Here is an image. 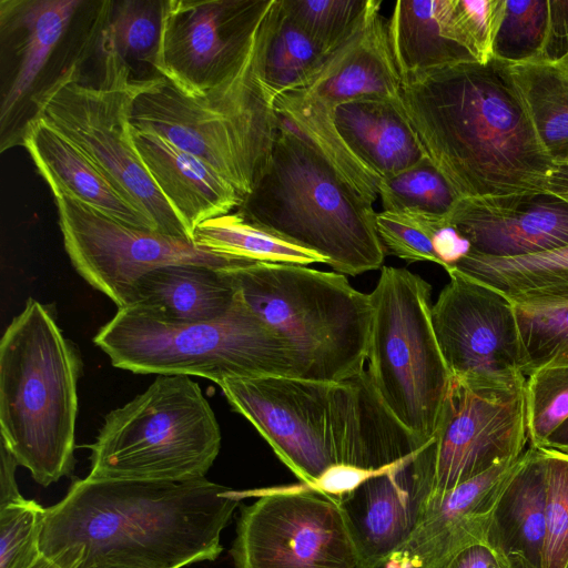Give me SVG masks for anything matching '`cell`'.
Segmentation results:
<instances>
[{
  "mask_svg": "<svg viewBox=\"0 0 568 568\" xmlns=\"http://www.w3.org/2000/svg\"><path fill=\"white\" fill-rule=\"evenodd\" d=\"M449 223L471 253L519 257L568 245V203L539 193L498 201L458 200Z\"/></svg>",
  "mask_w": 568,
  "mask_h": 568,
  "instance_id": "20",
  "label": "cell"
},
{
  "mask_svg": "<svg viewBox=\"0 0 568 568\" xmlns=\"http://www.w3.org/2000/svg\"><path fill=\"white\" fill-rule=\"evenodd\" d=\"M445 568H506L494 551L484 542L459 551Z\"/></svg>",
  "mask_w": 568,
  "mask_h": 568,
  "instance_id": "44",
  "label": "cell"
},
{
  "mask_svg": "<svg viewBox=\"0 0 568 568\" xmlns=\"http://www.w3.org/2000/svg\"><path fill=\"white\" fill-rule=\"evenodd\" d=\"M193 242L212 253L253 263L326 264L323 256L267 233L236 211L202 222Z\"/></svg>",
  "mask_w": 568,
  "mask_h": 568,
  "instance_id": "33",
  "label": "cell"
},
{
  "mask_svg": "<svg viewBox=\"0 0 568 568\" xmlns=\"http://www.w3.org/2000/svg\"><path fill=\"white\" fill-rule=\"evenodd\" d=\"M54 197L65 252L75 271L118 308L133 305L136 282L171 264H200L230 270L253 262L203 250L194 242L139 229L92 209L60 187Z\"/></svg>",
  "mask_w": 568,
  "mask_h": 568,
  "instance_id": "11",
  "label": "cell"
},
{
  "mask_svg": "<svg viewBox=\"0 0 568 568\" xmlns=\"http://www.w3.org/2000/svg\"><path fill=\"white\" fill-rule=\"evenodd\" d=\"M135 150L192 240L204 221L236 210L242 195L213 168L168 140L131 126Z\"/></svg>",
  "mask_w": 568,
  "mask_h": 568,
  "instance_id": "23",
  "label": "cell"
},
{
  "mask_svg": "<svg viewBox=\"0 0 568 568\" xmlns=\"http://www.w3.org/2000/svg\"><path fill=\"white\" fill-rule=\"evenodd\" d=\"M550 23L546 58L568 51V1L549 0Z\"/></svg>",
  "mask_w": 568,
  "mask_h": 568,
  "instance_id": "43",
  "label": "cell"
},
{
  "mask_svg": "<svg viewBox=\"0 0 568 568\" xmlns=\"http://www.w3.org/2000/svg\"><path fill=\"white\" fill-rule=\"evenodd\" d=\"M31 568H60L54 562L45 558L44 556H40V558L34 562Z\"/></svg>",
  "mask_w": 568,
  "mask_h": 568,
  "instance_id": "48",
  "label": "cell"
},
{
  "mask_svg": "<svg viewBox=\"0 0 568 568\" xmlns=\"http://www.w3.org/2000/svg\"><path fill=\"white\" fill-rule=\"evenodd\" d=\"M99 50V83L84 82L79 62H74L38 97L33 119H42L74 144L156 232L193 242L132 141L131 106L143 81H134L129 67L113 51L100 44Z\"/></svg>",
  "mask_w": 568,
  "mask_h": 568,
  "instance_id": "9",
  "label": "cell"
},
{
  "mask_svg": "<svg viewBox=\"0 0 568 568\" xmlns=\"http://www.w3.org/2000/svg\"><path fill=\"white\" fill-rule=\"evenodd\" d=\"M81 368L78 348L30 297L0 342V440L42 486L73 469Z\"/></svg>",
  "mask_w": 568,
  "mask_h": 568,
  "instance_id": "4",
  "label": "cell"
},
{
  "mask_svg": "<svg viewBox=\"0 0 568 568\" xmlns=\"http://www.w3.org/2000/svg\"><path fill=\"white\" fill-rule=\"evenodd\" d=\"M452 271L489 285L505 295L568 285V245L519 257L499 258L469 252Z\"/></svg>",
  "mask_w": 568,
  "mask_h": 568,
  "instance_id": "34",
  "label": "cell"
},
{
  "mask_svg": "<svg viewBox=\"0 0 568 568\" xmlns=\"http://www.w3.org/2000/svg\"><path fill=\"white\" fill-rule=\"evenodd\" d=\"M236 212L247 222L359 275L385 258L376 215L310 144L277 123L267 163Z\"/></svg>",
  "mask_w": 568,
  "mask_h": 568,
  "instance_id": "3",
  "label": "cell"
},
{
  "mask_svg": "<svg viewBox=\"0 0 568 568\" xmlns=\"http://www.w3.org/2000/svg\"><path fill=\"white\" fill-rule=\"evenodd\" d=\"M564 568H568V558H567V561H566Z\"/></svg>",
  "mask_w": 568,
  "mask_h": 568,
  "instance_id": "50",
  "label": "cell"
},
{
  "mask_svg": "<svg viewBox=\"0 0 568 568\" xmlns=\"http://www.w3.org/2000/svg\"><path fill=\"white\" fill-rule=\"evenodd\" d=\"M448 275L432 306V321L453 378L469 386H525L509 297L457 271Z\"/></svg>",
  "mask_w": 568,
  "mask_h": 568,
  "instance_id": "15",
  "label": "cell"
},
{
  "mask_svg": "<svg viewBox=\"0 0 568 568\" xmlns=\"http://www.w3.org/2000/svg\"><path fill=\"white\" fill-rule=\"evenodd\" d=\"M237 290V288H236ZM94 344L120 369L136 374L229 378L297 377L286 339L237 297L223 316L195 323L163 318L142 305L118 308Z\"/></svg>",
  "mask_w": 568,
  "mask_h": 568,
  "instance_id": "5",
  "label": "cell"
},
{
  "mask_svg": "<svg viewBox=\"0 0 568 568\" xmlns=\"http://www.w3.org/2000/svg\"><path fill=\"white\" fill-rule=\"evenodd\" d=\"M237 290L226 273L200 264H171L144 274L135 284L133 305L179 323L206 322L226 314Z\"/></svg>",
  "mask_w": 568,
  "mask_h": 568,
  "instance_id": "26",
  "label": "cell"
},
{
  "mask_svg": "<svg viewBox=\"0 0 568 568\" xmlns=\"http://www.w3.org/2000/svg\"><path fill=\"white\" fill-rule=\"evenodd\" d=\"M277 123L310 144L357 195L373 204L377 178L355 156L334 122V110L306 90L278 95L273 103Z\"/></svg>",
  "mask_w": 568,
  "mask_h": 568,
  "instance_id": "28",
  "label": "cell"
},
{
  "mask_svg": "<svg viewBox=\"0 0 568 568\" xmlns=\"http://www.w3.org/2000/svg\"><path fill=\"white\" fill-rule=\"evenodd\" d=\"M449 0H398L387 20L388 37L402 82L475 61L448 28Z\"/></svg>",
  "mask_w": 568,
  "mask_h": 568,
  "instance_id": "27",
  "label": "cell"
},
{
  "mask_svg": "<svg viewBox=\"0 0 568 568\" xmlns=\"http://www.w3.org/2000/svg\"><path fill=\"white\" fill-rule=\"evenodd\" d=\"M549 0H505L493 54L508 63L546 58Z\"/></svg>",
  "mask_w": 568,
  "mask_h": 568,
  "instance_id": "36",
  "label": "cell"
},
{
  "mask_svg": "<svg viewBox=\"0 0 568 568\" xmlns=\"http://www.w3.org/2000/svg\"><path fill=\"white\" fill-rule=\"evenodd\" d=\"M377 189L383 211H418L449 217L459 200L428 158L378 180Z\"/></svg>",
  "mask_w": 568,
  "mask_h": 568,
  "instance_id": "35",
  "label": "cell"
},
{
  "mask_svg": "<svg viewBox=\"0 0 568 568\" xmlns=\"http://www.w3.org/2000/svg\"><path fill=\"white\" fill-rule=\"evenodd\" d=\"M221 430L199 384L159 375L105 417L91 450L92 479L184 481L205 478Z\"/></svg>",
  "mask_w": 568,
  "mask_h": 568,
  "instance_id": "8",
  "label": "cell"
},
{
  "mask_svg": "<svg viewBox=\"0 0 568 568\" xmlns=\"http://www.w3.org/2000/svg\"><path fill=\"white\" fill-rule=\"evenodd\" d=\"M83 0H1L0 149L22 145L38 97L57 79L51 72ZM52 82V83H53Z\"/></svg>",
  "mask_w": 568,
  "mask_h": 568,
  "instance_id": "17",
  "label": "cell"
},
{
  "mask_svg": "<svg viewBox=\"0 0 568 568\" xmlns=\"http://www.w3.org/2000/svg\"><path fill=\"white\" fill-rule=\"evenodd\" d=\"M231 548L235 568H361L337 501L301 484L250 490Z\"/></svg>",
  "mask_w": 568,
  "mask_h": 568,
  "instance_id": "12",
  "label": "cell"
},
{
  "mask_svg": "<svg viewBox=\"0 0 568 568\" xmlns=\"http://www.w3.org/2000/svg\"><path fill=\"white\" fill-rule=\"evenodd\" d=\"M505 0H449L452 37L477 62L494 58L493 48L501 22Z\"/></svg>",
  "mask_w": 568,
  "mask_h": 568,
  "instance_id": "41",
  "label": "cell"
},
{
  "mask_svg": "<svg viewBox=\"0 0 568 568\" xmlns=\"http://www.w3.org/2000/svg\"><path fill=\"white\" fill-rule=\"evenodd\" d=\"M229 404L307 486L336 465L334 383L290 376L229 378L217 384Z\"/></svg>",
  "mask_w": 568,
  "mask_h": 568,
  "instance_id": "16",
  "label": "cell"
},
{
  "mask_svg": "<svg viewBox=\"0 0 568 568\" xmlns=\"http://www.w3.org/2000/svg\"><path fill=\"white\" fill-rule=\"evenodd\" d=\"M384 568H393V567H384Z\"/></svg>",
  "mask_w": 568,
  "mask_h": 568,
  "instance_id": "51",
  "label": "cell"
},
{
  "mask_svg": "<svg viewBox=\"0 0 568 568\" xmlns=\"http://www.w3.org/2000/svg\"><path fill=\"white\" fill-rule=\"evenodd\" d=\"M44 513L24 497L0 507V568H31L40 558Z\"/></svg>",
  "mask_w": 568,
  "mask_h": 568,
  "instance_id": "40",
  "label": "cell"
},
{
  "mask_svg": "<svg viewBox=\"0 0 568 568\" xmlns=\"http://www.w3.org/2000/svg\"><path fill=\"white\" fill-rule=\"evenodd\" d=\"M165 0L101 2L98 43L113 51L133 71L146 67L154 74Z\"/></svg>",
  "mask_w": 568,
  "mask_h": 568,
  "instance_id": "32",
  "label": "cell"
},
{
  "mask_svg": "<svg viewBox=\"0 0 568 568\" xmlns=\"http://www.w3.org/2000/svg\"><path fill=\"white\" fill-rule=\"evenodd\" d=\"M18 465L13 454L0 440V507L23 498L16 481Z\"/></svg>",
  "mask_w": 568,
  "mask_h": 568,
  "instance_id": "45",
  "label": "cell"
},
{
  "mask_svg": "<svg viewBox=\"0 0 568 568\" xmlns=\"http://www.w3.org/2000/svg\"><path fill=\"white\" fill-rule=\"evenodd\" d=\"M518 458L432 496L416 528L385 567L445 568L463 549L484 542L494 505Z\"/></svg>",
  "mask_w": 568,
  "mask_h": 568,
  "instance_id": "19",
  "label": "cell"
},
{
  "mask_svg": "<svg viewBox=\"0 0 568 568\" xmlns=\"http://www.w3.org/2000/svg\"><path fill=\"white\" fill-rule=\"evenodd\" d=\"M414 457L374 473L334 498L361 568H384L419 521L432 488L415 471Z\"/></svg>",
  "mask_w": 568,
  "mask_h": 568,
  "instance_id": "18",
  "label": "cell"
},
{
  "mask_svg": "<svg viewBox=\"0 0 568 568\" xmlns=\"http://www.w3.org/2000/svg\"><path fill=\"white\" fill-rule=\"evenodd\" d=\"M447 224L448 217L418 211H382L376 215L377 234L385 253L407 262L440 265L435 239Z\"/></svg>",
  "mask_w": 568,
  "mask_h": 568,
  "instance_id": "38",
  "label": "cell"
},
{
  "mask_svg": "<svg viewBox=\"0 0 568 568\" xmlns=\"http://www.w3.org/2000/svg\"><path fill=\"white\" fill-rule=\"evenodd\" d=\"M334 122L355 156L381 180L427 158L402 102L361 98L338 104Z\"/></svg>",
  "mask_w": 568,
  "mask_h": 568,
  "instance_id": "25",
  "label": "cell"
},
{
  "mask_svg": "<svg viewBox=\"0 0 568 568\" xmlns=\"http://www.w3.org/2000/svg\"><path fill=\"white\" fill-rule=\"evenodd\" d=\"M545 193L568 203V160L555 163V168L547 181Z\"/></svg>",
  "mask_w": 568,
  "mask_h": 568,
  "instance_id": "46",
  "label": "cell"
},
{
  "mask_svg": "<svg viewBox=\"0 0 568 568\" xmlns=\"http://www.w3.org/2000/svg\"><path fill=\"white\" fill-rule=\"evenodd\" d=\"M226 273L246 305L286 339L297 377L339 383L365 371L371 298L344 274L287 263Z\"/></svg>",
  "mask_w": 568,
  "mask_h": 568,
  "instance_id": "6",
  "label": "cell"
},
{
  "mask_svg": "<svg viewBox=\"0 0 568 568\" xmlns=\"http://www.w3.org/2000/svg\"><path fill=\"white\" fill-rule=\"evenodd\" d=\"M284 13L329 57L354 32L368 0H280Z\"/></svg>",
  "mask_w": 568,
  "mask_h": 568,
  "instance_id": "37",
  "label": "cell"
},
{
  "mask_svg": "<svg viewBox=\"0 0 568 568\" xmlns=\"http://www.w3.org/2000/svg\"><path fill=\"white\" fill-rule=\"evenodd\" d=\"M525 386H469L453 378L436 432L413 460L433 485L432 496L524 453Z\"/></svg>",
  "mask_w": 568,
  "mask_h": 568,
  "instance_id": "13",
  "label": "cell"
},
{
  "mask_svg": "<svg viewBox=\"0 0 568 568\" xmlns=\"http://www.w3.org/2000/svg\"><path fill=\"white\" fill-rule=\"evenodd\" d=\"M328 57L274 0L258 33L256 67L268 95L302 90L313 83Z\"/></svg>",
  "mask_w": 568,
  "mask_h": 568,
  "instance_id": "29",
  "label": "cell"
},
{
  "mask_svg": "<svg viewBox=\"0 0 568 568\" xmlns=\"http://www.w3.org/2000/svg\"><path fill=\"white\" fill-rule=\"evenodd\" d=\"M381 0H368L349 38L325 61L307 92L334 110L361 98L402 102L403 82L392 51Z\"/></svg>",
  "mask_w": 568,
  "mask_h": 568,
  "instance_id": "21",
  "label": "cell"
},
{
  "mask_svg": "<svg viewBox=\"0 0 568 568\" xmlns=\"http://www.w3.org/2000/svg\"><path fill=\"white\" fill-rule=\"evenodd\" d=\"M526 422L531 446L542 447L568 417V365L542 367L526 378Z\"/></svg>",
  "mask_w": 568,
  "mask_h": 568,
  "instance_id": "39",
  "label": "cell"
},
{
  "mask_svg": "<svg viewBox=\"0 0 568 568\" xmlns=\"http://www.w3.org/2000/svg\"><path fill=\"white\" fill-rule=\"evenodd\" d=\"M546 545L544 568H564L568 558V455L545 448Z\"/></svg>",
  "mask_w": 568,
  "mask_h": 568,
  "instance_id": "42",
  "label": "cell"
},
{
  "mask_svg": "<svg viewBox=\"0 0 568 568\" xmlns=\"http://www.w3.org/2000/svg\"><path fill=\"white\" fill-rule=\"evenodd\" d=\"M206 478L184 481L75 480L45 508L41 555L60 568L118 565L182 568L214 560L221 532L241 500Z\"/></svg>",
  "mask_w": 568,
  "mask_h": 568,
  "instance_id": "1",
  "label": "cell"
},
{
  "mask_svg": "<svg viewBox=\"0 0 568 568\" xmlns=\"http://www.w3.org/2000/svg\"><path fill=\"white\" fill-rule=\"evenodd\" d=\"M509 67L545 149L555 163L568 160V51Z\"/></svg>",
  "mask_w": 568,
  "mask_h": 568,
  "instance_id": "31",
  "label": "cell"
},
{
  "mask_svg": "<svg viewBox=\"0 0 568 568\" xmlns=\"http://www.w3.org/2000/svg\"><path fill=\"white\" fill-rule=\"evenodd\" d=\"M274 0H165L154 70L187 95L235 79Z\"/></svg>",
  "mask_w": 568,
  "mask_h": 568,
  "instance_id": "14",
  "label": "cell"
},
{
  "mask_svg": "<svg viewBox=\"0 0 568 568\" xmlns=\"http://www.w3.org/2000/svg\"><path fill=\"white\" fill-rule=\"evenodd\" d=\"M542 447L568 455V417L548 436Z\"/></svg>",
  "mask_w": 568,
  "mask_h": 568,
  "instance_id": "47",
  "label": "cell"
},
{
  "mask_svg": "<svg viewBox=\"0 0 568 568\" xmlns=\"http://www.w3.org/2000/svg\"><path fill=\"white\" fill-rule=\"evenodd\" d=\"M507 296L515 310L524 376L542 367L568 365V285Z\"/></svg>",
  "mask_w": 568,
  "mask_h": 568,
  "instance_id": "30",
  "label": "cell"
},
{
  "mask_svg": "<svg viewBox=\"0 0 568 568\" xmlns=\"http://www.w3.org/2000/svg\"><path fill=\"white\" fill-rule=\"evenodd\" d=\"M22 145L49 186L60 187L113 220L155 231L74 144L42 119L27 125Z\"/></svg>",
  "mask_w": 568,
  "mask_h": 568,
  "instance_id": "24",
  "label": "cell"
},
{
  "mask_svg": "<svg viewBox=\"0 0 568 568\" xmlns=\"http://www.w3.org/2000/svg\"><path fill=\"white\" fill-rule=\"evenodd\" d=\"M402 106L459 200L545 193L555 162L508 62L468 61L405 82Z\"/></svg>",
  "mask_w": 568,
  "mask_h": 568,
  "instance_id": "2",
  "label": "cell"
},
{
  "mask_svg": "<svg viewBox=\"0 0 568 568\" xmlns=\"http://www.w3.org/2000/svg\"><path fill=\"white\" fill-rule=\"evenodd\" d=\"M432 286L403 267L383 266L369 293L372 320L366 369L389 412L428 443L453 376L432 321Z\"/></svg>",
  "mask_w": 568,
  "mask_h": 568,
  "instance_id": "10",
  "label": "cell"
},
{
  "mask_svg": "<svg viewBox=\"0 0 568 568\" xmlns=\"http://www.w3.org/2000/svg\"><path fill=\"white\" fill-rule=\"evenodd\" d=\"M83 568H130L124 566H118V565H92Z\"/></svg>",
  "mask_w": 568,
  "mask_h": 568,
  "instance_id": "49",
  "label": "cell"
},
{
  "mask_svg": "<svg viewBox=\"0 0 568 568\" xmlns=\"http://www.w3.org/2000/svg\"><path fill=\"white\" fill-rule=\"evenodd\" d=\"M546 530L545 447L530 446L504 484L484 544L506 568H544Z\"/></svg>",
  "mask_w": 568,
  "mask_h": 568,
  "instance_id": "22",
  "label": "cell"
},
{
  "mask_svg": "<svg viewBox=\"0 0 568 568\" xmlns=\"http://www.w3.org/2000/svg\"><path fill=\"white\" fill-rule=\"evenodd\" d=\"M273 103L258 77L255 45L235 79L203 95H187L163 77L143 81L130 124L197 156L245 200L271 153L277 129Z\"/></svg>",
  "mask_w": 568,
  "mask_h": 568,
  "instance_id": "7",
  "label": "cell"
}]
</instances>
